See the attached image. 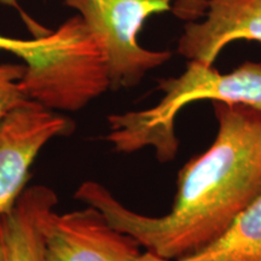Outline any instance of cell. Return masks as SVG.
<instances>
[{"mask_svg":"<svg viewBox=\"0 0 261 261\" xmlns=\"http://www.w3.org/2000/svg\"><path fill=\"white\" fill-rule=\"evenodd\" d=\"M212 103L217 137L182 166L169 213H136L97 181H85L74 197L165 259L178 261L210 246L261 195V112L244 104Z\"/></svg>","mask_w":261,"mask_h":261,"instance_id":"6da1fadb","label":"cell"},{"mask_svg":"<svg viewBox=\"0 0 261 261\" xmlns=\"http://www.w3.org/2000/svg\"><path fill=\"white\" fill-rule=\"evenodd\" d=\"M163 93L155 107L108 117L110 132L106 140L119 152L152 148L161 162L175 159L178 138L175 119L184 107L197 100L244 104L261 112V63L247 61L233 71L221 74L214 65L189 61L175 77L158 81Z\"/></svg>","mask_w":261,"mask_h":261,"instance_id":"7a4b0ae2","label":"cell"},{"mask_svg":"<svg viewBox=\"0 0 261 261\" xmlns=\"http://www.w3.org/2000/svg\"><path fill=\"white\" fill-rule=\"evenodd\" d=\"M22 61L24 96L51 110L77 112L110 90L102 41L80 15L45 35Z\"/></svg>","mask_w":261,"mask_h":261,"instance_id":"3957f363","label":"cell"},{"mask_svg":"<svg viewBox=\"0 0 261 261\" xmlns=\"http://www.w3.org/2000/svg\"><path fill=\"white\" fill-rule=\"evenodd\" d=\"M77 11L102 41L110 90L130 89L150 70L165 64L171 51L142 47L138 33L150 16L171 11L172 0H63Z\"/></svg>","mask_w":261,"mask_h":261,"instance_id":"277c9868","label":"cell"},{"mask_svg":"<svg viewBox=\"0 0 261 261\" xmlns=\"http://www.w3.org/2000/svg\"><path fill=\"white\" fill-rule=\"evenodd\" d=\"M55 205L39 217L44 261H132L140 254L135 238L114 227L97 208L60 214Z\"/></svg>","mask_w":261,"mask_h":261,"instance_id":"5b68a950","label":"cell"},{"mask_svg":"<svg viewBox=\"0 0 261 261\" xmlns=\"http://www.w3.org/2000/svg\"><path fill=\"white\" fill-rule=\"evenodd\" d=\"M73 129L69 120L24 98L0 122V215L12 211L25 190L42 146Z\"/></svg>","mask_w":261,"mask_h":261,"instance_id":"8992f818","label":"cell"},{"mask_svg":"<svg viewBox=\"0 0 261 261\" xmlns=\"http://www.w3.org/2000/svg\"><path fill=\"white\" fill-rule=\"evenodd\" d=\"M203 21L188 22L177 52L189 61L214 65L236 40L261 42V0H210Z\"/></svg>","mask_w":261,"mask_h":261,"instance_id":"52a82bcc","label":"cell"},{"mask_svg":"<svg viewBox=\"0 0 261 261\" xmlns=\"http://www.w3.org/2000/svg\"><path fill=\"white\" fill-rule=\"evenodd\" d=\"M57 201L50 188L34 185L25 188L11 212L0 215L6 261H44L39 217L45 207Z\"/></svg>","mask_w":261,"mask_h":261,"instance_id":"ba28073f","label":"cell"},{"mask_svg":"<svg viewBox=\"0 0 261 261\" xmlns=\"http://www.w3.org/2000/svg\"><path fill=\"white\" fill-rule=\"evenodd\" d=\"M178 261H261V195L217 241Z\"/></svg>","mask_w":261,"mask_h":261,"instance_id":"9c48e42d","label":"cell"},{"mask_svg":"<svg viewBox=\"0 0 261 261\" xmlns=\"http://www.w3.org/2000/svg\"><path fill=\"white\" fill-rule=\"evenodd\" d=\"M25 73V65L16 63L0 64V122L12 108L23 100L21 80Z\"/></svg>","mask_w":261,"mask_h":261,"instance_id":"30bf717a","label":"cell"},{"mask_svg":"<svg viewBox=\"0 0 261 261\" xmlns=\"http://www.w3.org/2000/svg\"><path fill=\"white\" fill-rule=\"evenodd\" d=\"M210 0H172L171 11L179 19L196 22L205 15Z\"/></svg>","mask_w":261,"mask_h":261,"instance_id":"8fae6325","label":"cell"},{"mask_svg":"<svg viewBox=\"0 0 261 261\" xmlns=\"http://www.w3.org/2000/svg\"><path fill=\"white\" fill-rule=\"evenodd\" d=\"M132 261H173V260L165 259V257L160 256V255H158V254L146 250L145 253H140L139 255Z\"/></svg>","mask_w":261,"mask_h":261,"instance_id":"7c38bea8","label":"cell"},{"mask_svg":"<svg viewBox=\"0 0 261 261\" xmlns=\"http://www.w3.org/2000/svg\"><path fill=\"white\" fill-rule=\"evenodd\" d=\"M0 261H6V257H5V248H4V241H3L2 233H0Z\"/></svg>","mask_w":261,"mask_h":261,"instance_id":"4fadbf2b","label":"cell"},{"mask_svg":"<svg viewBox=\"0 0 261 261\" xmlns=\"http://www.w3.org/2000/svg\"><path fill=\"white\" fill-rule=\"evenodd\" d=\"M16 0H6V3H8V4H14Z\"/></svg>","mask_w":261,"mask_h":261,"instance_id":"5bb4252c","label":"cell"},{"mask_svg":"<svg viewBox=\"0 0 261 261\" xmlns=\"http://www.w3.org/2000/svg\"><path fill=\"white\" fill-rule=\"evenodd\" d=\"M3 2H5V3H6V0H3Z\"/></svg>","mask_w":261,"mask_h":261,"instance_id":"9a60e30c","label":"cell"}]
</instances>
